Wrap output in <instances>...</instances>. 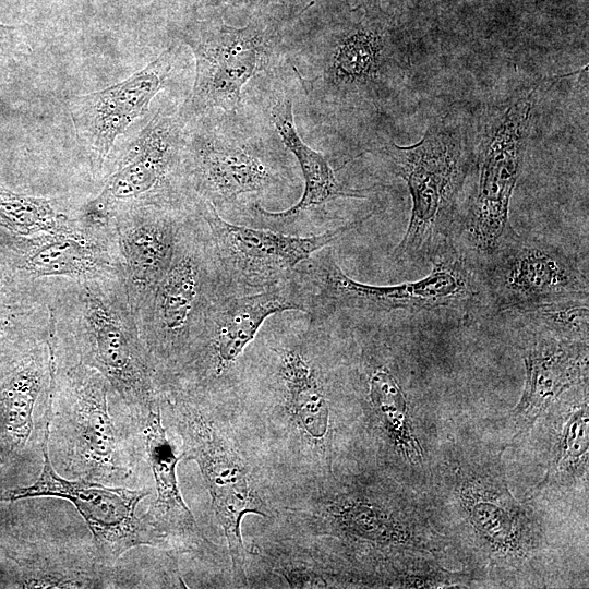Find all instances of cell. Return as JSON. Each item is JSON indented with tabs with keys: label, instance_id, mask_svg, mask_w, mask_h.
<instances>
[{
	"label": "cell",
	"instance_id": "1",
	"mask_svg": "<svg viewBox=\"0 0 589 589\" xmlns=\"http://www.w3.org/2000/svg\"><path fill=\"white\" fill-rule=\"evenodd\" d=\"M279 55L310 104L336 115L383 112L411 69L406 35L371 12L314 32H281Z\"/></svg>",
	"mask_w": 589,
	"mask_h": 589
},
{
	"label": "cell",
	"instance_id": "2",
	"mask_svg": "<svg viewBox=\"0 0 589 589\" xmlns=\"http://www.w3.org/2000/svg\"><path fill=\"white\" fill-rule=\"evenodd\" d=\"M183 121L184 171L196 202L249 211L264 199L297 190L288 149L262 110L257 115L244 106Z\"/></svg>",
	"mask_w": 589,
	"mask_h": 589
},
{
	"label": "cell",
	"instance_id": "3",
	"mask_svg": "<svg viewBox=\"0 0 589 589\" xmlns=\"http://www.w3.org/2000/svg\"><path fill=\"white\" fill-rule=\"evenodd\" d=\"M470 132L469 119L449 111L431 121L416 144L387 141L371 149L405 181L411 199L407 229L390 255L394 262L430 261L452 240L458 200L474 160Z\"/></svg>",
	"mask_w": 589,
	"mask_h": 589
},
{
	"label": "cell",
	"instance_id": "4",
	"mask_svg": "<svg viewBox=\"0 0 589 589\" xmlns=\"http://www.w3.org/2000/svg\"><path fill=\"white\" fill-rule=\"evenodd\" d=\"M422 279L396 285H370L352 279L335 261L329 247L302 262L296 272L312 322L326 323L338 312L371 313L468 310L484 298L482 277L452 240L431 260Z\"/></svg>",
	"mask_w": 589,
	"mask_h": 589
},
{
	"label": "cell",
	"instance_id": "5",
	"mask_svg": "<svg viewBox=\"0 0 589 589\" xmlns=\"http://www.w3.org/2000/svg\"><path fill=\"white\" fill-rule=\"evenodd\" d=\"M536 87L486 111L477 129L478 182L462 223L470 249L488 260L518 236L509 221L534 109Z\"/></svg>",
	"mask_w": 589,
	"mask_h": 589
},
{
	"label": "cell",
	"instance_id": "6",
	"mask_svg": "<svg viewBox=\"0 0 589 589\" xmlns=\"http://www.w3.org/2000/svg\"><path fill=\"white\" fill-rule=\"evenodd\" d=\"M278 23L257 17L243 27L199 21L181 33L195 59V79L179 116L188 120L214 111L237 112L243 87L280 64Z\"/></svg>",
	"mask_w": 589,
	"mask_h": 589
},
{
	"label": "cell",
	"instance_id": "7",
	"mask_svg": "<svg viewBox=\"0 0 589 589\" xmlns=\"http://www.w3.org/2000/svg\"><path fill=\"white\" fill-rule=\"evenodd\" d=\"M449 469L454 512L472 545L491 566H525L539 550L540 530L510 494L500 455L467 456Z\"/></svg>",
	"mask_w": 589,
	"mask_h": 589
},
{
	"label": "cell",
	"instance_id": "8",
	"mask_svg": "<svg viewBox=\"0 0 589 589\" xmlns=\"http://www.w3.org/2000/svg\"><path fill=\"white\" fill-rule=\"evenodd\" d=\"M226 294L251 293L291 279L299 265L370 219L374 212L317 235L294 236L228 221L213 204L196 202Z\"/></svg>",
	"mask_w": 589,
	"mask_h": 589
},
{
	"label": "cell",
	"instance_id": "9",
	"mask_svg": "<svg viewBox=\"0 0 589 589\" xmlns=\"http://www.w3.org/2000/svg\"><path fill=\"white\" fill-rule=\"evenodd\" d=\"M183 147L184 121L179 112L158 110L137 133L103 191L85 205L84 220L104 224L118 204L135 201L144 205L183 206L187 196H192Z\"/></svg>",
	"mask_w": 589,
	"mask_h": 589
},
{
	"label": "cell",
	"instance_id": "10",
	"mask_svg": "<svg viewBox=\"0 0 589 589\" xmlns=\"http://www.w3.org/2000/svg\"><path fill=\"white\" fill-rule=\"evenodd\" d=\"M201 221L187 218L170 265L151 293L149 341L168 357L190 346L206 310L225 293L208 231Z\"/></svg>",
	"mask_w": 589,
	"mask_h": 589
},
{
	"label": "cell",
	"instance_id": "11",
	"mask_svg": "<svg viewBox=\"0 0 589 589\" xmlns=\"http://www.w3.org/2000/svg\"><path fill=\"white\" fill-rule=\"evenodd\" d=\"M51 398L48 397L44 465L38 480L29 486L5 493L0 500L47 496L69 501L89 529L96 554L104 565L116 562L139 545L159 544L164 536L146 517L136 513L137 505L149 495V491L109 486L80 478L71 480L55 470L49 455Z\"/></svg>",
	"mask_w": 589,
	"mask_h": 589
},
{
	"label": "cell",
	"instance_id": "12",
	"mask_svg": "<svg viewBox=\"0 0 589 589\" xmlns=\"http://www.w3.org/2000/svg\"><path fill=\"white\" fill-rule=\"evenodd\" d=\"M175 416L183 441L182 456L200 467L228 542L235 576L244 582L241 521L247 514L265 516L263 503L241 457L214 421L183 400L176 404Z\"/></svg>",
	"mask_w": 589,
	"mask_h": 589
},
{
	"label": "cell",
	"instance_id": "13",
	"mask_svg": "<svg viewBox=\"0 0 589 589\" xmlns=\"http://www.w3.org/2000/svg\"><path fill=\"white\" fill-rule=\"evenodd\" d=\"M484 294L496 312L588 298V276L558 245L519 235L485 260Z\"/></svg>",
	"mask_w": 589,
	"mask_h": 589
},
{
	"label": "cell",
	"instance_id": "14",
	"mask_svg": "<svg viewBox=\"0 0 589 589\" xmlns=\"http://www.w3.org/2000/svg\"><path fill=\"white\" fill-rule=\"evenodd\" d=\"M69 375L58 412L67 469L80 479L100 483L128 477L130 465L109 412L108 382L82 363Z\"/></svg>",
	"mask_w": 589,
	"mask_h": 589
},
{
	"label": "cell",
	"instance_id": "15",
	"mask_svg": "<svg viewBox=\"0 0 589 589\" xmlns=\"http://www.w3.org/2000/svg\"><path fill=\"white\" fill-rule=\"evenodd\" d=\"M175 60L170 46L125 80L88 94L72 96L68 108L75 137L99 171L119 135L144 117L166 84Z\"/></svg>",
	"mask_w": 589,
	"mask_h": 589
},
{
	"label": "cell",
	"instance_id": "16",
	"mask_svg": "<svg viewBox=\"0 0 589 589\" xmlns=\"http://www.w3.org/2000/svg\"><path fill=\"white\" fill-rule=\"evenodd\" d=\"M287 311L306 314L305 298L296 275L261 291L220 294L206 310L189 347L199 346L205 371L220 377L255 340L264 323Z\"/></svg>",
	"mask_w": 589,
	"mask_h": 589
},
{
	"label": "cell",
	"instance_id": "17",
	"mask_svg": "<svg viewBox=\"0 0 589 589\" xmlns=\"http://www.w3.org/2000/svg\"><path fill=\"white\" fill-rule=\"evenodd\" d=\"M82 364L144 416L158 405L144 350L118 310L93 291L83 306Z\"/></svg>",
	"mask_w": 589,
	"mask_h": 589
},
{
	"label": "cell",
	"instance_id": "18",
	"mask_svg": "<svg viewBox=\"0 0 589 589\" xmlns=\"http://www.w3.org/2000/svg\"><path fill=\"white\" fill-rule=\"evenodd\" d=\"M261 110L268 118L284 146L292 153L303 176L304 189L291 207L272 212L255 203L248 212L265 228L280 231L312 211L324 212L339 197L366 199L368 189H353L338 181L326 156L310 147L299 135L293 118V100L284 86L274 85L263 95Z\"/></svg>",
	"mask_w": 589,
	"mask_h": 589
},
{
	"label": "cell",
	"instance_id": "19",
	"mask_svg": "<svg viewBox=\"0 0 589 589\" xmlns=\"http://www.w3.org/2000/svg\"><path fill=\"white\" fill-rule=\"evenodd\" d=\"M526 378L513 410L515 435L529 431L564 393L587 383L588 341H573L530 329L522 349Z\"/></svg>",
	"mask_w": 589,
	"mask_h": 589
},
{
	"label": "cell",
	"instance_id": "20",
	"mask_svg": "<svg viewBox=\"0 0 589 589\" xmlns=\"http://www.w3.org/2000/svg\"><path fill=\"white\" fill-rule=\"evenodd\" d=\"M190 215L179 205H145L121 237L122 252L137 290L151 294L167 271L179 231Z\"/></svg>",
	"mask_w": 589,
	"mask_h": 589
},
{
	"label": "cell",
	"instance_id": "21",
	"mask_svg": "<svg viewBox=\"0 0 589 589\" xmlns=\"http://www.w3.org/2000/svg\"><path fill=\"white\" fill-rule=\"evenodd\" d=\"M145 450L155 480L156 500L145 516L165 537L168 532L187 536L196 530L195 519L183 501L177 465L181 459L168 440L157 405L144 416Z\"/></svg>",
	"mask_w": 589,
	"mask_h": 589
},
{
	"label": "cell",
	"instance_id": "22",
	"mask_svg": "<svg viewBox=\"0 0 589 589\" xmlns=\"http://www.w3.org/2000/svg\"><path fill=\"white\" fill-rule=\"evenodd\" d=\"M362 372L366 397L393 444L409 459L420 458V447L410 429L408 404L399 381L384 363L371 358Z\"/></svg>",
	"mask_w": 589,
	"mask_h": 589
},
{
	"label": "cell",
	"instance_id": "23",
	"mask_svg": "<svg viewBox=\"0 0 589 589\" xmlns=\"http://www.w3.org/2000/svg\"><path fill=\"white\" fill-rule=\"evenodd\" d=\"M587 394L581 401L565 410L555 431L550 448L545 477L540 486L573 484L584 476L588 466V402Z\"/></svg>",
	"mask_w": 589,
	"mask_h": 589
},
{
	"label": "cell",
	"instance_id": "24",
	"mask_svg": "<svg viewBox=\"0 0 589 589\" xmlns=\"http://www.w3.org/2000/svg\"><path fill=\"white\" fill-rule=\"evenodd\" d=\"M97 260L86 241L65 235L48 237L34 245L22 266L37 276H85L96 272Z\"/></svg>",
	"mask_w": 589,
	"mask_h": 589
},
{
	"label": "cell",
	"instance_id": "25",
	"mask_svg": "<svg viewBox=\"0 0 589 589\" xmlns=\"http://www.w3.org/2000/svg\"><path fill=\"white\" fill-rule=\"evenodd\" d=\"M509 313L516 314L529 329L561 339L588 341V298L554 301Z\"/></svg>",
	"mask_w": 589,
	"mask_h": 589
},
{
	"label": "cell",
	"instance_id": "26",
	"mask_svg": "<svg viewBox=\"0 0 589 589\" xmlns=\"http://www.w3.org/2000/svg\"><path fill=\"white\" fill-rule=\"evenodd\" d=\"M62 220L50 200L15 193L0 185V224L11 231L22 235L60 231Z\"/></svg>",
	"mask_w": 589,
	"mask_h": 589
},
{
	"label": "cell",
	"instance_id": "27",
	"mask_svg": "<svg viewBox=\"0 0 589 589\" xmlns=\"http://www.w3.org/2000/svg\"><path fill=\"white\" fill-rule=\"evenodd\" d=\"M23 50L19 29L0 23V64L17 57Z\"/></svg>",
	"mask_w": 589,
	"mask_h": 589
}]
</instances>
